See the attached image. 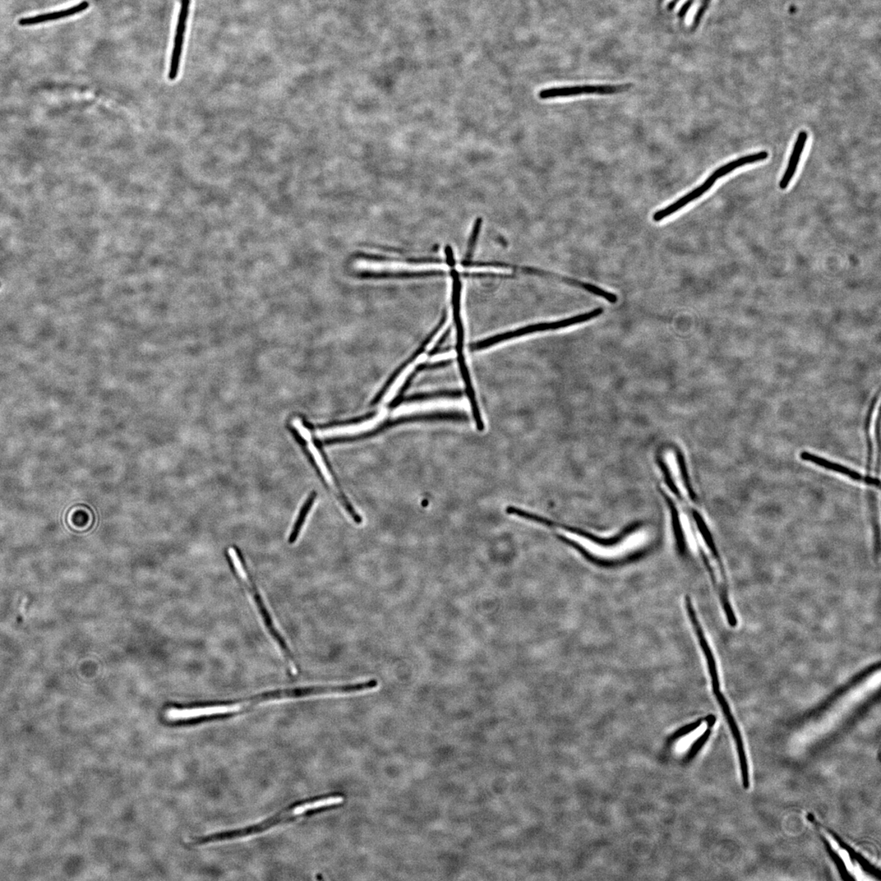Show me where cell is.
<instances>
[{
    "instance_id": "obj_1",
    "label": "cell",
    "mask_w": 881,
    "mask_h": 881,
    "mask_svg": "<svg viewBox=\"0 0 881 881\" xmlns=\"http://www.w3.org/2000/svg\"><path fill=\"white\" fill-rule=\"evenodd\" d=\"M344 800V796L340 794V793H331V794L318 796L310 798V799L299 801L259 823L248 826L246 828L215 832L207 835L204 837H197L193 839L191 844L193 846H204L213 843L232 841V839L253 836V835L268 831V830L275 828L277 826L292 823L302 818L311 817V816L322 813V812H324L327 809H331L335 806L342 805Z\"/></svg>"
},
{
    "instance_id": "obj_2",
    "label": "cell",
    "mask_w": 881,
    "mask_h": 881,
    "mask_svg": "<svg viewBox=\"0 0 881 881\" xmlns=\"http://www.w3.org/2000/svg\"><path fill=\"white\" fill-rule=\"evenodd\" d=\"M228 555L230 557V560H232L235 571H236V573L240 579H241L243 585L245 586V588L247 589L249 595H250L252 602H254L256 611L262 619L263 624H264L267 631H269V634L272 639L274 640L281 652H282L285 661L288 663L289 671L292 673V674L296 675L297 673V667L293 659L292 652H290L288 645L286 643L283 636L281 635L279 631L277 629L273 618H272L268 609H267L264 600H263L259 590H258L256 587V583H254V581H253L251 578V576L247 574L245 567H244L241 559H240L236 550H235L234 548H229L228 550Z\"/></svg>"
},
{
    "instance_id": "obj_3",
    "label": "cell",
    "mask_w": 881,
    "mask_h": 881,
    "mask_svg": "<svg viewBox=\"0 0 881 881\" xmlns=\"http://www.w3.org/2000/svg\"><path fill=\"white\" fill-rule=\"evenodd\" d=\"M631 85H585L575 87H552L539 92L542 100L557 98H570L585 94L613 95L630 89Z\"/></svg>"
},
{
    "instance_id": "obj_4",
    "label": "cell",
    "mask_w": 881,
    "mask_h": 881,
    "mask_svg": "<svg viewBox=\"0 0 881 881\" xmlns=\"http://www.w3.org/2000/svg\"><path fill=\"white\" fill-rule=\"evenodd\" d=\"M714 695L716 696L719 706H721L723 714L725 715L729 727H730L733 740H735V742L738 755H739L740 763L742 787H744L745 790H749L750 786L749 763H747L744 744V742H742L740 729L738 727L735 717L733 716L730 706H729L725 696L722 695L721 691H719L717 693Z\"/></svg>"
},
{
    "instance_id": "obj_5",
    "label": "cell",
    "mask_w": 881,
    "mask_h": 881,
    "mask_svg": "<svg viewBox=\"0 0 881 881\" xmlns=\"http://www.w3.org/2000/svg\"><path fill=\"white\" fill-rule=\"evenodd\" d=\"M190 6L191 0H182L176 35H175L172 58H171L168 72V80L170 81L176 80L178 76L180 63H181L182 55L184 35H186L189 12H190Z\"/></svg>"
},
{
    "instance_id": "obj_6",
    "label": "cell",
    "mask_w": 881,
    "mask_h": 881,
    "mask_svg": "<svg viewBox=\"0 0 881 881\" xmlns=\"http://www.w3.org/2000/svg\"><path fill=\"white\" fill-rule=\"evenodd\" d=\"M800 457L802 460L813 463L819 466L821 468L844 475V476L850 478L853 480V481L864 482L866 484V485L871 487H879L880 486V480L878 478L870 476V475H869V476H867V475H862L859 472L855 471V470L847 468L846 466L842 464L832 462V461L820 457V456L810 453V452L802 451L800 454Z\"/></svg>"
},
{
    "instance_id": "obj_7",
    "label": "cell",
    "mask_w": 881,
    "mask_h": 881,
    "mask_svg": "<svg viewBox=\"0 0 881 881\" xmlns=\"http://www.w3.org/2000/svg\"><path fill=\"white\" fill-rule=\"evenodd\" d=\"M686 607L687 610H688L691 622L693 624L695 634L698 636L701 648H702L704 656L706 658H707L708 672L710 677H711L713 693L716 694L717 692L721 691L719 690V681L716 661H715L712 649L709 647L708 640L705 638L702 627H701L699 622L698 621L697 618H696L693 605H692L690 598L686 599Z\"/></svg>"
},
{
    "instance_id": "obj_8",
    "label": "cell",
    "mask_w": 881,
    "mask_h": 881,
    "mask_svg": "<svg viewBox=\"0 0 881 881\" xmlns=\"http://www.w3.org/2000/svg\"><path fill=\"white\" fill-rule=\"evenodd\" d=\"M716 181L717 179L711 175V176L706 180L702 184H701V186L696 187L693 191L687 193V195L683 197H681L679 200L673 202V204L664 207V209L661 210L657 211L656 213L653 215V220L654 223H661V221L663 219H665L668 218V216L676 213L677 211H680L682 207L688 205L690 202L698 200L699 198L704 195L705 193H707L710 189L714 186Z\"/></svg>"
},
{
    "instance_id": "obj_9",
    "label": "cell",
    "mask_w": 881,
    "mask_h": 881,
    "mask_svg": "<svg viewBox=\"0 0 881 881\" xmlns=\"http://www.w3.org/2000/svg\"><path fill=\"white\" fill-rule=\"evenodd\" d=\"M807 140H808V133L805 131H801L797 137L794 147H793L792 153L790 161H788L785 173H784L781 181L779 182V187L783 191L786 190L787 186H790L793 177H794L798 165H799L801 155L803 154Z\"/></svg>"
},
{
    "instance_id": "obj_10",
    "label": "cell",
    "mask_w": 881,
    "mask_h": 881,
    "mask_svg": "<svg viewBox=\"0 0 881 881\" xmlns=\"http://www.w3.org/2000/svg\"><path fill=\"white\" fill-rule=\"evenodd\" d=\"M826 830H827V832L831 835L832 837L838 844V846L848 853L851 860L853 862H856L857 864H859L861 869L864 871L865 873L871 875V878L878 880H881L880 870L878 869V867L871 864V862L867 860L865 857L862 856L860 853L856 851L855 848L844 841V839L839 837L837 832H833L832 830L829 828H826Z\"/></svg>"
},
{
    "instance_id": "obj_11",
    "label": "cell",
    "mask_w": 881,
    "mask_h": 881,
    "mask_svg": "<svg viewBox=\"0 0 881 881\" xmlns=\"http://www.w3.org/2000/svg\"><path fill=\"white\" fill-rule=\"evenodd\" d=\"M89 2L82 1L77 4V6L71 7L68 9H64V10L50 12V13H48V15H39L35 17L22 18V19L19 21V24L22 26H26L40 24V23L58 20V19H60V18L68 17L76 15H77V13H80L82 11H85L86 9L89 8Z\"/></svg>"
},
{
    "instance_id": "obj_12",
    "label": "cell",
    "mask_w": 881,
    "mask_h": 881,
    "mask_svg": "<svg viewBox=\"0 0 881 881\" xmlns=\"http://www.w3.org/2000/svg\"><path fill=\"white\" fill-rule=\"evenodd\" d=\"M769 153L767 151H760L758 153L751 154L741 157L740 159L731 161L728 164L722 166L721 168L715 170L712 174L717 180L726 177V175L733 172L737 168L744 167L745 165L760 162V161L765 160L768 158Z\"/></svg>"
},
{
    "instance_id": "obj_13",
    "label": "cell",
    "mask_w": 881,
    "mask_h": 881,
    "mask_svg": "<svg viewBox=\"0 0 881 881\" xmlns=\"http://www.w3.org/2000/svg\"><path fill=\"white\" fill-rule=\"evenodd\" d=\"M381 418H383V416H382V414H380V415H378V416H376L373 419H370V421H367L365 422L360 423L358 424H356V426L330 428V430H322L321 432H318L317 435L321 437H331V436H338V435H356V433L372 430V428L375 427L376 424L381 421Z\"/></svg>"
},
{
    "instance_id": "obj_14",
    "label": "cell",
    "mask_w": 881,
    "mask_h": 881,
    "mask_svg": "<svg viewBox=\"0 0 881 881\" xmlns=\"http://www.w3.org/2000/svg\"><path fill=\"white\" fill-rule=\"evenodd\" d=\"M464 396V392L460 390H441L433 392H426V393H418L410 395L407 399L401 401V403H410L417 402H424V401H430L440 399H459Z\"/></svg>"
},
{
    "instance_id": "obj_15",
    "label": "cell",
    "mask_w": 881,
    "mask_h": 881,
    "mask_svg": "<svg viewBox=\"0 0 881 881\" xmlns=\"http://www.w3.org/2000/svg\"><path fill=\"white\" fill-rule=\"evenodd\" d=\"M819 837L823 844L825 850L827 851L830 859H831L834 862V864L836 865L838 873L839 875H841V878L843 880H856L855 876H853L850 871H848L845 862L843 861L841 857L839 855V853L834 851V848L831 844L828 842V839L821 834H819Z\"/></svg>"
},
{
    "instance_id": "obj_16",
    "label": "cell",
    "mask_w": 881,
    "mask_h": 881,
    "mask_svg": "<svg viewBox=\"0 0 881 881\" xmlns=\"http://www.w3.org/2000/svg\"><path fill=\"white\" fill-rule=\"evenodd\" d=\"M315 499H316V494L313 493L311 494V496L308 497V499L306 500V504L304 505L303 508L301 511V513H299V515L297 520V523L295 524L294 527L293 529V532L290 534V537H289L290 543H294L295 542L297 541V539L299 537V532H301L302 528L304 523V520H306V516L308 514V512H310L311 507L313 505V503H315Z\"/></svg>"
},
{
    "instance_id": "obj_17",
    "label": "cell",
    "mask_w": 881,
    "mask_h": 881,
    "mask_svg": "<svg viewBox=\"0 0 881 881\" xmlns=\"http://www.w3.org/2000/svg\"><path fill=\"white\" fill-rule=\"evenodd\" d=\"M308 451H310L313 457V460H315L317 467L320 468L322 474L324 475V478L326 480L327 482H329V484H332V478H331V474L329 471V469H327L326 468V466L324 463V459H322V457L320 452L318 451L315 445L313 444L311 442H308Z\"/></svg>"
},
{
    "instance_id": "obj_18",
    "label": "cell",
    "mask_w": 881,
    "mask_h": 881,
    "mask_svg": "<svg viewBox=\"0 0 881 881\" xmlns=\"http://www.w3.org/2000/svg\"><path fill=\"white\" fill-rule=\"evenodd\" d=\"M711 733H712V728L708 727V730L706 731L703 733V735H701L699 738V739L694 742L693 746L690 747L689 753L688 754H687V756H686L687 760H691L695 758V756L698 754L701 749H702V747L704 746L706 742H708L710 735H711Z\"/></svg>"
},
{
    "instance_id": "obj_19",
    "label": "cell",
    "mask_w": 881,
    "mask_h": 881,
    "mask_svg": "<svg viewBox=\"0 0 881 881\" xmlns=\"http://www.w3.org/2000/svg\"><path fill=\"white\" fill-rule=\"evenodd\" d=\"M704 722H705V718L699 719H698V721H696L693 723L689 724V725L681 727V729H679V730H677L674 733H673V735L671 736V740L672 741H674L678 739H681V738L683 736L689 735V733L695 731L696 729H698L701 725H702V723Z\"/></svg>"
},
{
    "instance_id": "obj_20",
    "label": "cell",
    "mask_w": 881,
    "mask_h": 881,
    "mask_svg": "<svg viewBox=\"0 0 881 881\" xmlns=\"http://www.w3.org/2000/svg\"><path fill=\"white\" fill-rule=\"evenodd\" d=\"M293 426L296 427L299 435H302L304 440L307 442L311 441V435L310 431H308L307 428L303 426L302 422L299 421V419H295L293 421Z\"/></svg>"
}]
</instances>
